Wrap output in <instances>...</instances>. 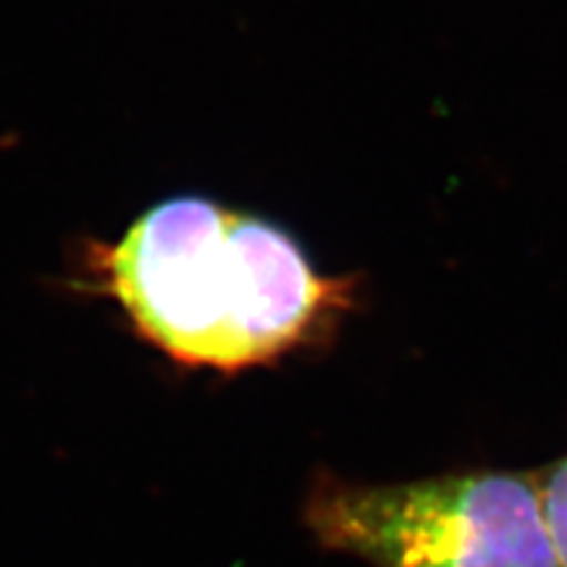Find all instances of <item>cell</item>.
<instances>
[{
    "mask_svg": "<svg viewBox=\"0 0 567 567\" xmlns=\"http://www.w3.org/2000/svg\"><path fill=\"white\" fill-rule=\"evenodd\" d=\"M92 274L147 344L216 373L313 347L354 300V281L323 276L292 234L203 197L147 208L92 252Z\"/></svg>",
    "mask_w": 567,
    "mask_h": 567,
    "instance_id": "6da1fadb",
    "label": "cell"
},
{
    "mask_svg": "<svg viewBox=\"0 0 567 567\" xmlns=\"http://www.w3.org/2000/svg\"><path fill=\"white\" fill-rule=\"evenodd\" d=\"M538 484H542V499L544 509H547L559 565L567 567V455L557 460L555 465L544 467L538 473Z\"/></svg>",
    "mask_w": 567,
    "mask_h": 567,
    "instance_id": "3957f363",
    "label": "cell"
},
{
    "mask_svg": "<svg viewBox=\"0 0 567 567\" xmlns=\"http://www.w3.org/2000/svg\"><path fill=\"white\" fill-rule=\"evenodd\" d=\"M305 523L368 567H563L538 473L467 471L402 484L321 473Z\"/></svg>",
    "mask_w": 567,
    "mask_h": 567,
    "instance_id": "7a4b0ae2",
    "label": "cell"
}]
</instances>
